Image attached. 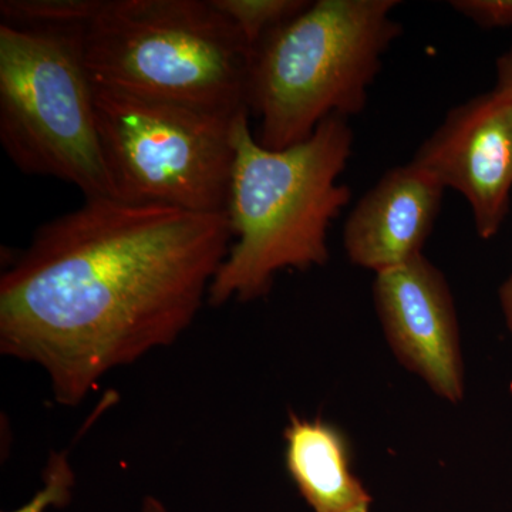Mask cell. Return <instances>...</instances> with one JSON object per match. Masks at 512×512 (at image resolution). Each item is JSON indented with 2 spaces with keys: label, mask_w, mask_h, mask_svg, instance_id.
<instances>
[{
  "label": "cell",
  "mask_w": 512,
  "mask_h": 512,
  "mask_svg": "<svg viewBox=\"0 0 512 512\" xmlns=\"http://www.w3.org/2000/svg\"><path fill=\"white\" fill-rule=\"evenodd\" d=\"M234 242L227 212L84 198L40 225L0 278V352L76 407L119 367L174 345Z\"/></svg>",
  "instance_id": "cell-1"
},
{
  "label": "cell",
  "mask_w": 512,
  "mask_h": 512,
  "mask_svg": "<svg viewBox=\"0 0 512 512\" xmlns=\"http://www.w3.org/2000/svg\"><path fill=\"white\" fill-rule=\"evenodd\" d=\"M353 141L348 119L332 116L308 140L269 150L252 133L249 113L239 116L227 208L234 242L212 281L210 305L255 301L279 272L329 261V229L352 198L339 177Z\"/></svg>",
  "instance_id": "cell-2"
},
{
  "label": "cell",
  "mask_w": 512,
  "mask_h": 512,
  "mask_svg": "<svg viewBox=\"0 0 512 512\" xmlns=\"http://www.w3.org/2000/svg\"><path fill=\"white\" fill-rule=\"evenodd\" d=\"M397 0H315L252 49L247 106L258 141L284 150L332 116L365 110L383 56L403 33Z\"/></svg>",
  "instance_id": "cell-3"
},
{
  "label": "cell",
  "mask_w": 512,
  "mask_h": 512,
  "mask_svg": "<svg viewBox=\"0 0 512 512\" xmlns=\"http://www.w3.org/2000/svg\"><path fill=\"white\" fill-rule=\"evenodd\" d=\"M94 84L220 113L249 111L252 49L212 0H104L83 33Z\"/></svg>",
  "instance_id": "cell-4"
},
{
  "label": "cell",
  "mask_w": 512,
  "mask_h": 512,
  "mask_svg": "<svg viewBox=\"0 0 512 512\" xmlns=\"http://www.w3.org/2000/svg\"><path fill=\"white\" fill-rule=\"evenodd\" d=\"M83 33L0 23V144L23 174L72 184L84 198H116Z\"/></svg>",
  "instance_id": "cell-5"
},
{
  "label": "cell",
  "mask_w": 512,
  "mask_h": 512,
  "mask_svg": "<svg viewBox=\"0 0 512 512\" xmlns=\"http://www.w3.org/2000/svg\"><path fill=\"white\" fill-rule=\"evenodd\" d=\"M97 130L114 195L133 204L227 212L239 114L94 84Z\"/></svg>",
  "instance_id": "cell-6"
},
{
  "label": "cell",
  "mask_w": 512,
  "mask_h": 512,
  "mask_svg": "<svg viewBox=\"0 0 512 512\" xmlns=\"http://www.w3.org/2000/svg\"><path fill=\"white\" fill-rule=\"evenodd\" d=\"M412 161L464 197L478 237L494 238L511 208L512 100L493 89L448 110Z\"/></svg>",
  "instance_id": "cell-7"
},
{
  "label": "cell",
  "mask_w": 512,
  "mask_h": 512,
  "mask_svg": "<svg viewBox=\"0 0 512 512\" xmlns=\"http://www.w3.org/2000/svg\"><path fill=\"white\" fill-rule=\"evenodd\" d=\"M377 318L390 349L441 399L466 394L460 326L446 276L423 254L373 282Z\"/></svg>",
  "instance_id": "cell-8"
},
{
  "label": "cell",
  "mask_w": 512,
  "mask_h": 512,
  "mask_svg": "<svg viewBox=\"0 0 512 512\" xmlns=\"http://www.w3.org/2000/svg\"><path fill=\"white\" fill-rule=\"evenodd\" d=\"M444 192V185L413 161L387 170L345 222L343 247L349 261L377 275L423 254Z\"/></svg>",
  "instance_id": "cell-9"
},
{
  "label": "cell",
  "mask_w": 512,
  "mask_h": 512,
  "mask_svg": "<svg viewBox=\"0 0 512 512\" xmlns=\"http://www.w3.org/2000/svg\"><path fill=\"white\" fill-rule=\"evenodd\" d=\"M284 437L289 476L313 512H370L372 495L352 471L342 431L291 413Z\"/></svg>",
  "instance_id": "cell-10"
},
{
  "label": "cell",
  "mask_w": 512,
  "mask_h": 512,
  "mask_svg": "<svg viewBox=\"0 0 512 512\" xmlns=\"http://www.w3.org/2000/svg\"><path fill=\"white\" fill-rule=\"evenodd\" d=\"M104 0H2L0 23L20 29L86 30Z\"/></svg>",
  "instance_id": "cell-11"
},
{
  "label": "cell",
  "mask_w": 512,
  "mask_h": 512,
  "mask_svg": "<svg viewBox=\"0 0 512 512\" xmlns=\"http://www.w3.org/2000/svg\"><path fill=\"white\" fill-rule=\"evenodd\" d=\"M312 0H212L235 26L251 49L279 26L296 18Z\"/></svg>",
  "instance_id": "cell-12"
},
{
  "label": "cell",
  "mask_w": 512,
  "mask_h": 512,
  "mask_svg": "<svg viewBox=\"0 0 512 512\" xmlns=\"http://www.w3.org/2000/svg\"><path fill=\"white\" fill-rule=\"evenodd\" d=\"M76 473L67 451L52 450L43 470V487L22 507L3 512H47L50 508H64L73 498Z\"/></svg>",
  "instance_id": "cell-13"
},
{
  "label": "cell",
  "mask_w": 512,
  "mask_h": 512,
  "mask_svg": "<svg viewBox=\"0 0 512 512\" xmlns=\"http://www.w3.org/2000/svg\"><path fill=\"white\" fill-rule=\"evenodd\" d=\"M450 6L478 28H512V0H453Z\"/></svg>",
  "instance_id": "cell-14"
},
{
  "label": "cell",
  "mask_w": 512,
  "mask_h": 512,
  "mask_svg": "<svg viewBox=\"0 0 512 512\" xmlns=\"http://www.w3.org/2000/svg\"><path fill=\"white\" fill-rule=\"evenodd\" d=\"M494 90L512 100V45L497 57Z\"/></svg>",
  "instance_id": "cell-15"
},
{
  "label": "cell",
  "mask_w": 512,
  "mask_h": 512,
  "mask_svg": "<svg viewBox=\"0 0 512 512\" xmlns=\"http://www.w3.org/2000/svg\"><path fill=\"white\" fill-rule=\"evenodd\" d=\"M498 301H500L501 312H503L505 325L512 338V275L501 284L498 289Z\"/></svg>",
  "instance_id": "cell-16"
},
{
  "label": "cell",
  "mask_w": 512,
  "mask_h": 512,
  "mask_svg": "<svg viewBox=\"0 0 512 512\" xmlns=\"http://www.w3.org/2000/svg\"><path fill=\"white\" fill-rule=\"evenodd\" d=\"M138 512H171L170 508L167 507L160 500V498L154 497V495H147L141 501L140 510Z\"/></svg>",
  "instance_id": "cell-17"
}]
</instances>
